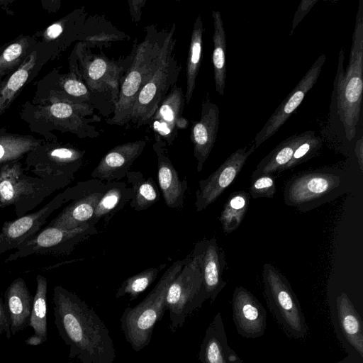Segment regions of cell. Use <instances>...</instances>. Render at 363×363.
Instances as JSON below:
<instances>
[{
	"instance_id": "6da1fadb",
	"label": "cell",
	"mask_w": 363,
	"mask_h": 363,
	"mask_svg": "<svg viewBox=\"0 0 363 363\" xmlns=\"http://www.w3.org/2000/svg\"><path fill=\"white\" fill-rule=\"evenodd\" d=\"M54 323L69 347V359L80 363H113L116 350L105 323L75 293L57 285L53 289Z\"/></svg>"
},
{
	"instance_id": "7a4b0ae2",
	"label": "cell",
	"mask_w": 363,
	"mask_h": 363,
	"mask_svg": "<svg viewBox=\"0 0 363 363\" xmlns=\"http://www.w3.org/2000/svg\"><path fill=\"white\" fill-rule=\"evenodd\" d=\"M175 24L165 30H158L155 25L145 27L144 38L133 46V59L121 82L113 116L106 120L108 124L124 125L129 123L138 93L175 47Z\"/></svg>"
},
{
	"instance_id": "3957f363",
	"label": "cell",
	"mask_w": 363,
	"mask_h": 363,
	"mask_svg": "<svg viewBox=\"0 0 363 363\" xmlns=\"http://www.w3.org/2000/svg\"><path fill=\"white\" fill-rule=\"evenodd\" d=\"M349 63L345 71V51L339 52L334 79L330 113L338 119L347 141L355 136L359 121L363 91V1H359L352 38Z\"/></svg>"
},
{
	"instance_id": "277c9868",
	"label": "cell",
	"mask_w": 363,
	"mask_h": 363,
	"mask_svg": "<svg viewBox=\"0 0 363 363\" xmlns=\"http://www.w3.org/2000/svg\"><path fill=\"white\" fill-rule=\"evenodd\" d=\"M174 262L163 274L147 296L134 307L124 309L121 328L132 349L139 352L149 345L155 324L161 320L166 311L165 300L168 288L187 261Z\"/></svg>"
},
{
	"instance_id": "5b68a950",
	"label": "cell",
	"mask_w": 363,
	"mask_h": 363,
	"mask_svg": "<svg viewBox=\"0 0 363 363\" xmlns=\"http://www.w3.org/2000/svg\"><path fill=\"white\" fill-rule=\"evenodd\" d=\"M347 177L341 170L325 168L301 172L286 183L284 203L303 213L331 201L347 190Z\"/></svg>"
},
{
	"instance_id": "8992f818",
	"label": "cell",
	"mask_w": 363,
	"mask_h": 363,
	"mask_svg": "<svg viewBox=\"0 0 363 363\" xmlns=\"http://www.w3.org/2000/svg\"><path fill=\"white\" fill-rule=\"evenodd\" d=\"M26 172L18 161L0 164V208L13 206L18 218L28 213L68 184Z\"/></svg>"
},
{
	"instance_id": "52a82bcc",
	"label": "cell",
	"mask_w": 363,
	"mask_h": 363,
	"mask_svg": "<svg viewBox=\"0 0 363 363\" xmlns=\"http://www.w3.org/2000/svg\"><path fill=\"white\" fill-rule=\"evenodd\" d=\"M77 55L81 65L80 75L89 91L113 114L121 82L130 65L133 50L125 57L113 60L101 54L92 53L82 43Z\"/></svg>"
},
{
	"instance_id": "ba28073f",
	"label": "cell",
	"mask_w": 363,
	"mask_h": 363,
	"mask_svg": "<svg viewBox=\"0 0 363 363\" xmlns=\"http://www.w3.org/2000/svg\"><path fill=\"white\" fill-rule=\"evenodd\" d=\"M208 299L200 264V253L195 245L192 253L176 278L170 284L165 300L171 329L181 328L187 317Z\"/></svg>"
},
{
	"instance_id": "9c48e42d",
	"label": "cell",
	"mask_w": 363,
	"mask_h": 363,
	"mask_svg": "<svg viewBox=\"0 0 363 363\" xmlns=\"http://www.w3.org/2000/svg\"><path fill=\"white\" fill-rule=\"evenodd\" d=\"M262 280L267 305L279 323L294 338L305 337L306 318L289 280L270 263L263 265Z\"/></svg>"
},
{
	"instance_id": "30bf717a",
	"label": "cell",
	"mask_w": 363,
	"mask_h": 363,
	"mask_svg": "<svg viewBox=\"0 0 363 363\" xmlns=\"http://www.w3.org/2000/svg\"><path fill=\"white\" fill-rule=\"evenodd\" d=\"M174 48L169 51L136 97L129 122L138 128L148 125L150 119L178 80L182 66L176 59Z\"/></svg>"
},
{
	"instance_id": "8fae6325",
	"label": "cell",
	"mask_w": 363,
	"mask_h": 363,
	"mask_svg": "<svg viewBox=\"0 0 363 363\" xmlns=\"http://www.w3.org/2000/svg\"><path fill=\"white\" fill-rule=\"evenodd\" d=\"M84 153L73 147L40 145L27 154L23 169L38 177L69 183L82 165Z\"/></svg>"
},
{
	"instance_id": "7c38bea8",
	"label": "cell",
	"mask_w": 363,
	"mask_h": 363,
	"mask_svg": "<svg viewBox=\"0 0 363 363\" xmlns=\"http://www.w3.org/2000/svg\"><path fill=\"white\" fill-rule=\"evenodd\" d=\"M94 230L93 224L69 230L47 225L13 250L5 262H10L33 255L69 254L77 243L94 233Z\"/></svg>"
},
{
	"instance_id": "4fadbf2b",
	"label": "cell",
	"mask_w": 363,
	"mask_h": 363,
	"mask_svg": "<svg viewBox=\"0 0 363 363\" xmlns=\"http://www.w3.org/2000/svg\"><path fill=\"white\" fill-rule=\"evenodd\" d=\"M255 149L254 143L238 149L208 178L199 182V187L196 192L195 201L197 212L206 208L216 201L234 182Z\"/></svg>"
},
{
	"instance_id": "5bb4252c",
	"label": "cell",
	"mask_w": 363,
	"mask_h": 363,
	"mask_svg": "<svg viewBox=\"0 0 363 363\" xmlns=\"http://www.w3.org/2000/svg\"><path fill=\"white\" fill-rule=\"evenodd\" d=\"M65 202V194L62 192L36 211L5 222L0 231V257L14 250L38 233L49 216Z\"/></svg>"
},
{
	"instance_id": "9a60e30c",
	"label": "cell",
	"mask_w": 363,
	"mask_h": 363,
	"mask_svg": "<svg viewBox=\"0 0 363 363\" xmlns=\"http://www.w3.org/2000/svg\"><path fill=\"white\" fill-rule=\"evenodd\" d=\"M325 60L324 54L318 57L294 89L271 115L255 138V148L273 136L301 105L307 93L318 81Z\"/></svg>"
},
{
	"instance_id": "2e32d148",
	"label": "cell",
	"mask_w": 363,
	"mask_h": 363,
	"mask_svg": "<svg viewBox=\"0 0 363 363\" xmlns=\"http://www.w3.org/2000/svg\"><path fill=\"white\" fill-rule=\"evenodd\" d=\"M184 104V93L174 84L150 119L148 125L153 130L155 139H161L172 145L179 131L187 128L188 121L182 116Z\"/></svg>"
},
{
	"instance_id": "e0dca14e",
	"label": "cell",
	"mask_w": 363,
	"mask_h": 363,
	"mask_svg": "<svg viewBox=\"0 0 363 363\" xmlns=\"http://www.w3.org/2000/svg\"><path fill=\"white\" fill-rule=\"evenodd\" d=\"M233 320L239 335L257 338L267 328V311L259 300L247 289L237 286L232 298Z\"/></svg>"
},
{
	"instance_id": "ac0fdd59",
	"label": "cell",
	"mask_w": 363,
	"mask_h": 363,
	"mask_svg": "<svg viewBox=\"0 0 363 363\" xmlns=\"http://www.w3.org/2000/svg\"><path fill=\"white\" fill-rule=\"evenodd\" d=\"M219 126V108L206 96L201 104V118L194 122L191 140L197 162V171L201 172L208 158L217 138Z\"/></svg>"
},
{
	"instance_id": "d6986e66",
	"label": "cell",
	"mask_w": 363,
	"mask_h": 363,
	"mask_svg": "<svg viewBox=\"0 0 363 363\" xmlns=\"http://www.w3.org/2000/svg\"><path fill=\"white\" fill-rule=\"evenodd\" d=\"M105 191L79 194L73 188L63 191L65 201L73 200L48 225L62 229H74L82 225L92 224L96 205ZM94 225V224H93Z\"/></svg>"
},
{
	"instance_id": "ffe728a7",
	"label": "cell",
	"mask_w": 363,
	"mask_h": 363,
	"mask_svg": "<svg viewBox=\"0 0 363 363\" xmlns=\"http://www.w3.org/2000/svg\"><path fill=\"white\" fill-rule=\"evenodd\" d=\"M145 145V140H138L114 147L101 158L91 176L107 182L121 179L126 176Z\"/></svg>"
},
{
	"instance_id": "44dd1931",
	"label": "cell",
	"mask_w": 363,
	"mask_h": 363,
	"mask_svg": "<svg viewBox=\"0 0 363 363\" xmlns=\"http://www.w3.org/2000/svg\"><path fill=\"white\" fill-rule=\"evenodd\" d=\"M196 245L206 294L212 303L227 284L222 277L226 264L225 254L216 238L201 240Z\"/></svg>"
},
{
	"instance_id": "7402d4cb",
	"label": "cell",
	"mask_w": 363,
	"mask_h": 363,
	"mask_svg": "<svg viewBox=\"0 0 363 363\" xmlns=\"http://www.w3.org/2000/svg\"><path fill=\"white\" fill-rule=\"evenodd\" d=\"M167 144L156 138L152 145L157 158V177L162 194L167 206L181 207L187 189L186 179L180 180L178 172L167 154Z\"/></svg>"
},
{
	"instance_id": "603a6c76",
	"label": "cell",
	"mask_w": 363,
	"mask_h": 363,
	"mask_svg": "<svg viewBox=\"0 0 363 363\" xmlns=\"http://www.w3.org/2000/svg\"><path fill=\"white\" fill-rule=\"evenodd\" d=\"M201 363H244L228 343L222 315L218 312L206 330L200 345Z\"/></svg>"
},
{
	"instance_id": "cb8c5ba5",
	"label": "cell",
	"mask_w": 363,
	"mask_h": 363,
	"mask_svg": "<svg viewBox=\"0 0 363 363\" xmlns=\"http://www.w3.org/2000/svg\"><path fill=\"white\" fill-rule=\"evenodd\" d=\"M5 306L9 315L12 336L28 326L33 304L31 295L24 279H15L6 289Z\"/></svg>"
},
{
	"instance_id": "d4e9b609",
	"label": "cell",
	"mask_w": 363,
	"mask_h": 363,
	"mask_svg": "<svg viewBox=\"0 0 363 363\" xmlns=\"http://www.w3.org/2000/svg\"><path fill=\"white\" fill-rule=\"evenodd\" d=\"M79 38L86 48L101 50L111 47L114 42L129 38L125 33L118 30L105 17L99 16L86 18Z\"/></svg>"
},
{
	"instance_id": "484cf974",
	"label": "cell",
	"mask_w": 363,
	"mask_h": 363,
	"mask_svg": "<svg viewBox=\"0 0 363 363\" xmlns=\"http://www.w3.org/2000/svg\"><path fill=\"white\" fill-rule=\"evenodd\" d=\"M313 132L308 130L295 134L281 141L259 162L252 174V179L263 174H274L284 171L296 147Z\"/></svg>"
},
{
	"instance_id": "4316f807",
	"label": "cell",
	"mask_w": 363,
	"mask_h": 363,
	"mask_svg": "<svg viewBox=\"0 0 363 363\" xmlns=\"http://www.w3.org/2000/svg\"><path fill=\"white\" fill-rule=\"evenodd\" d=\"M341 330L348 342L363 357V323L347 294L342 292L336 298Z\"/></svg>"
},
{
	"instance_id": "83f0119b",
	"label": "cell",
	"mask_w": 363,
	"mask_h": 363,
	"mask_svg": "<svg viewBox=\"0 0 363 363\" xmlns=\"http://www.w3.org/2000/svg\"><path fill=\"white\" fill-rule=\"evenodd\" d=\"M36 282V291L33 297V304L28 324V326L32 327L33 334L25 340V343L30 346L40 345L48 340V281L44 276L38 274Z\"/></svg>"
},
{
	"instance_id": "f1b7e54d",
	"label": "cell",
	"mask_w": 363,
	"mask_h": 363,
	"mask_svg": "<svg viewBox=\"0 0 363 363\" xmlns=\"http://www.w3.org/2000/svg\"><path fill=\"white\" fill-rule=\"evenodd\" d=\"M213 20L212 62L216 90L220 96L224 94L226 79V35L221 13L213 11Z\"/></svg>"
},
{
	"instance_id": "f546056e",
	"label": "cell",
	"mask_w": 363,
	"mask_h": 363,
	"mask_svg": "<svg viewBox=\"0 0 363 363\" xmlns=\"http://www.w3.org/2000/svg\"><path fill=\"white\" fill-rule=\"evenodd\" d=\"M203 24L200 14L194 21L191 35L186 67V88L185 104H188L196 87V77L201 64L203 52Z\"/></svg>"
},
{
	"instance_id": "4dcf8cb0",
	"label": "cell",
	"mask_w": 363,
	"mask_h": 363,
	"mask_svg": "<svg viewBox=\"0 0 363 363\" xmlns=\"http://www.w3.org/2000/svg\"><path fill=\"white\" fill-rule=\"evenodd\" d=\"M250 195L245 191L232 193L223 206L219 220L225 233L235 230L241 224L247 213Z\"/></svg>"
},
{
	"instance_id": "1f68e13d",
	"label": "cell",
	"mask_w": 363,
	"mask_h": 363,
	"mask_svg": "<svg viewBox=\"0 0 363 363\" xmlns=\"http://www.w3.org/2000/svg\"><path fill=\"white\" fill-rule=\"evenodd\" d=\"M126 176L133 186L132 208L143 211L159 200L160 194L152 178L144 179L140 172H128Z\"/></svg>"
},
{
	"instance_id": "d6a6232c",
	"label": "cell",
	"mask_w": 363,
	"mask_h": 363,
	"mask_svg": "<svg viewBox=\"0 0 363 363\" xmlns=\"http://www.w3.org/2000/svg\"><path fill=\"white\" fill-rule=\"evenodd\" d=\"M42 141L31 137L0 135V164L16 162L41 145Z\"/></svg>"
},
{
	"instance_id": "836d02e7",
	"label": "cell",
	"mask_w": 363,
	"mask_h": 363,
	"mask_svg": "<svg viewBox=\"0 0 363 363\" xmlns=\"http://www.w3.org/2000/svg\"><path fill=\"white\" fill-rule=\"evenodd\" d=\"M36 61V52H33L12 74L7 82L0 90V114L12 101L16 94L27 81L30 71Z\"/></svg>"
},
{
	"instance_id": "e575fe53",
	"label": "cell",
	"mask_w": 363,
	"mask_h": 363,
	"mask_svg": "<svg viewBox=\"0 0 363 363\" xmlns=\"http://www.w3.org/2000/svg\"><path fill=\"white\" fill-rule=\"evenodd\" d=\"M133 190L127 188L124 183L111 184L108 189L104 191L95 208L94 220L97 221L103 216L108 215L118 209L123 208V204L132 199Z\"/></svg>"
},
{
	"instance_id": "d590c367",
	"label": "cell",
	"mask_w": 363,
	"mask_h": 363,
	"mask_svg": "<svg viewBox=\"0 0 363 363\" xmlns=\"http://www.w3.org/2000/svg\"><path fill=\"white\" fill-rule=\"evenodd\" d=\"M164 266L149 268L126 279L118 289L115 297L118 298L129 295L130 301L136 299L140 293L152 284L160 269Z\"/></svg>"
},
{
	"instance_id": "8d00e7d4",
	"label": "cell",
	"mask_w": 363,
	"mask_h": 363,
	"mask_svg": "<svg viewBox=\"0 0 363 363\" xmlns=\"http://www.w3.org/2000/svg\"><path fill=\"white\" fill-rule=\"evenodd\" d=\"M321 145L322 140L320 138L315 136L313 131L296 147L291 159L284 167V171L291 169L311 159L318 152Z\"/></svg>"
},
{
	"instance_id": "74e56055",
	"label": "cell",
	"mask_w": 363,
	"mask_h": 363,
	"mask_svg": "<svg viewBox=\"0 0 363 363\" xmlns=\"http://www.w3.org/2000/svg\"><path fill=\"white\" fill-rule=\"evenodd\" d=\"M28 47V42L25 38L9 45L0 55V72L13 68L18 65Z\"/></svg>"
},
{
	"instance_id": "f35d334b",
	"label": "cell",
	"mask_w": 363,
	"mask_h": 363,
	"mask_svg": "<svg viewBox=\"0 0 363 363\" xmlns=\"http://www.w3.org/2000/svg\"><path fill=\"white\" fill-rule=\"evenodd\" d=\"M274 174H267L252 179L250 195L253 199L273 198L277 191Z\"/></svg>"
},
{
	"instance_id": "ab89813d",
	"label": "cell",
	"mask_w": 363,
	"mask_h": 363,
	"mask_svg": "<svg viewBox=\"0 0 363 363\" xmlns=\"http://www.w3.org/2000/svg\"><path fill=\"white\" fill-rule=\"evenodd\" d=\"M317 2V0H302L301 1L292 21L291 28L289 33L290 35L293 34V32L297 26L301 23L303 18L308 14V13Z\"/></svg>"
},
{
	"instance_id": "60d3db41",
	"label": "cell",
	"mask_w": 363,
	"mask_h": 363,
	"mask_svg": "<svg viewBox=\"0 0 363 363\" xmlns=\"http://www.w3.org/2000/svg\"><path fill=\"white\" fill-rule=\"evenodd\" d=\"M4 333L8 340L11 338L9 315L5 304L0 296V337Z\"/></svg>"
},
{
	"instance_id": "b9f144b4",
	"label": "cell",
	"mask_w": 363,
	"mask_h": 363,
	"mask_svg": "<svg viewBox=\"0 0 363 363\" xmlns=\"http://www.w3.org/2000/svg\"><path fill=\"white\" fill-rule=\"evenodd\" d=\"M146 0H128L129 11L133 22L137 23L141 19L142 9L145 6Z\"/></svg>"
},
{
	"instance_id": "7bdbcfd3",
	"label": "cell",
	"mask_w": 363,
	"mask_h": 363,
	"mask_svg": "<svg viewBox=\"0 0 363 363\" xmlns=\"http://www.w3.org/2000/svg\"><path fill=\"white\" fill-rule=\"evenodd\" d=\"M66 21L56 22L50 26L45 33L46 38L48 40H55L61 36L65 32Z\"/></svg>"
},
{
	"instance_id": "ee69618b",
	"label": "cell",
	"mask_w": 363,
	"mask_h": 363,
	"mask_svg": "<svg viewBox=\"0 0 363 363\" xmlns=\"http://www.w3.org/2000/svg\"><path fill=\"white\" fill-rule=\"evenodd\" d=\"M354 153L356 155L357 162L360 170L363 171V138L360 137L355 144Z\"/></svg>"
},
{
	"instance_id": "f6af8a7d",
	"label": "cell",
	"mask_w": 363,
	"mask_h": 363,
	"mask_svg": "<svg viewBox=\"0 0 363 363\" xmlns=\"http://www.w3.org/2000/svg\"><path fill=\"white\" fill-rule=\"evenodd\" d=\"M2 86H3L2 84H0V90H1Z\"/></svg>"
}]
</instances>
